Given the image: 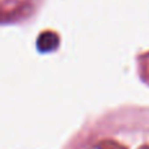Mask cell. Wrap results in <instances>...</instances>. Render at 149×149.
<instances>
[{"label":"cell","instance_id":"6da1fadb","mask_svg":"<svg viewBox=\"0 0 149 149\" xmlns=\"http://www.w3.org/2000/svg\"><path fill=\"white\" fill-rule=\"evenodd\" d=\"M59 46V37L52 31H45L38 37L37 41V49L41 52L54 51Z\"/></svg>","mask_w":149,"mask_h":149}]
</instances>
